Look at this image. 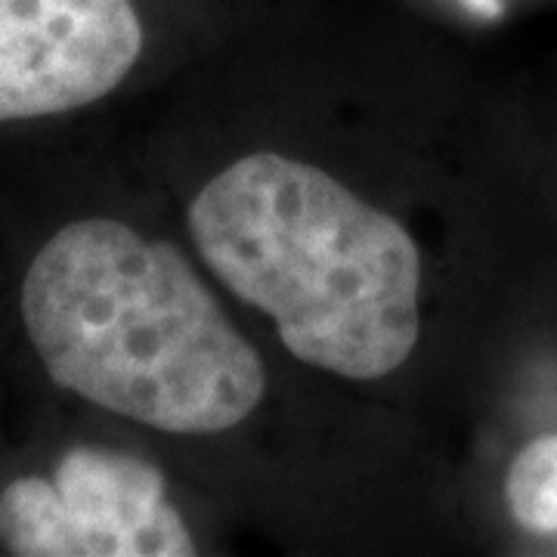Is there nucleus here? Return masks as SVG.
Here are the masks:
<instances>
[{
  "instance_id": "f257e3e1",
  "label": "nucleus",
  "mask_w": 557,
  "mask_h": 557,
  "mask_svg": "<svg viewBox=\"0 0 557 557\" xmlns=\"http://www.w3.org/2000/svg\"><path fill=\"white\" fill-rule=\"evenodd\" d=\"M25 338L53 384L164 434H220L267 394L258 350L174 245L115 218L60 226L22 273Z\"/></svg>"
},
{
  "instance_id": "f03ea898",
  "label": "nucleus",
  "mask_w": 557,
  "mask_h": 557,
  "mask_svg": "<svg viewBox=\"0 0 557 557\" xmlns=\"http://www.w3.org/2000/svg\"><path fill=\"white\" fill-rule=\"evenodd\" d=\"M208 270L276 322L300 362L341 379L397 372L421 335V251L409 230L329 171L251 152L189 205Z\"/></svg>"
},
{
  "instance_id": "7ed1b4c3",
  "label": "nucleus",
  "mask_w": 557,
  "mask_h": 557,
  "mask_svg": "<svg viewBox=\"0 0 557 557\" xmlns=\"http://www.w3.org/2000/svg\"><path fill=\"white\" fill-rule=\"evenodd\" d=\"M0 545L16 557L196 555L159 468L90 443L0 490Z\"/></svg>"
},
{
  "instance_id": "20e7f679",
  "label": "nucleus",
  "mask_w": 557,
  "mask_h": 557,
  "mask_svg": "<svg viewBox=\"0 0 557 557\" xmlns=\"http://www.w3.org/2000/svg\"><path fill=\"white\" fill-rule=\"evenodd\" d=\"M139 53L134 0H0V124L106 100Z\"/></svg>"
},
{
  "instance_id": "39448f33",
  "label": "nucleus",
  "mask_w": 557,
  "mask_h": 557,
  "mask_svg": "<svg viewBox=\"0 0 557 557\" xmlns=\"http://www.w3.org/2000/svg\"><path fill=\"white\" fill-rule=\"evenodd\" d=\"M505 502L523 530L557 533V434H542L520 449L505 474Z\"/></svg>"
}]
</instances>
